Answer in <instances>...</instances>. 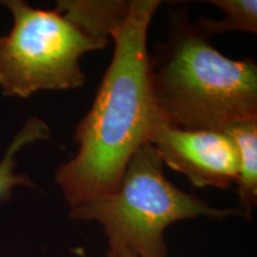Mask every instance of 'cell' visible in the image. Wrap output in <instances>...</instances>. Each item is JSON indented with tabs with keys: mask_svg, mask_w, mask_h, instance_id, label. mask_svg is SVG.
<instances>
[{
	"mask_svg": "<svg viewBox=\"0 0 257 257\" xmlns=\"http://www.w3.org/2000/svg\"><path fill=\"white\" fill-rule=\"evenodd\" d=\"M161 4L130 0L126 16L112 32L111 63L74 135L78 153L55 173L69 208L114 193L131 156L167 121L154 95L147 48L150 22Z\"/></svg>",
	"mask_w": 257,
	"mask_h": 257,
	"instance_id": "1",
	"label": "cell"
},
{
	"mask_svg": "<svg viewBox=\"0 0 257 257\" xmlns=\"http://www.w3.org/2000/svg\"><path fill=\"white\" fill-rule=\"evenodd\" d=\"M154 95L167 123L221 131L257 117V63L232 60L193 24L187 6L169 11L166 40L150 54Z\"/></svg>",
	"mask_w": 257,
	"mask_h": 257,
	"instance_id": "2",
	"label": "cell"
},
{
	"mask_svg": "<svg viewBox=\"0 0 257 257\" xmlns=\"http://www.w3.org/2000/svg\"><path fill=\"white\" fill-rule=\"evenodd\" d=\"M69 217L100 224L107 251L133 257H168L165 233L176 221L199 217L246 219L238 207H213L172 184L150 143L131 156L114 193L69 208Z\"/></svg>",
	"mask_w": 257,
	"mask_h": 257,
	"instance_id": "3",
	"label": "cell"
},
{
	"mask_svg": "<svg viewBox=\"0 0 257 257\" xmlns=\"http://www.w3.org/2000/svg\"><path fill=\"white\" fill-rule=\"evenodd\" d=\"M14 19L0 36V91L28 99L41 91L85 85L81 59L106 44L83 32L59 9L32 8L24 0H3Z\"/></svg>",
	"mask_w": 257,
	"mask_h": 257,
	"instance_id": "4",
	"label": "cell"
},
{
	"mask_svg": "<svg viewBox=\"0 0 257 257\" xmlns=\"http://www.w3.org/2000/svg\"><path fill=\"white\" fill-rule=\"evenodd\" d=\"M149 143L163 165L187 176L193 187L226 189L236 182L238 155L224 131L182 130L162 121Z\"/></svg>",
	"mask_w": 257,
	"mask_h": 257,
	"instance_id": "5",
	"label": "cell"
},
{
	"mask_svg": "<svg viewBox=\"0 0 257 257\" xmlns=\"http://www.w3.org/2000/svg\"><path fill=\"white\" fill-rule=\"evenodd\" d=\"M232 141L238 155L237 185L238 208L246 219H252L257 205V117L231 124L223 128Z\"/></svg>",
	"mask_w": 257,
	"mask_h": 257,
	"instance_id": "6",
	"label": "cell"
},
{
	"mask_svg": "<svg viewBox=\"0 0 257 257\" xmlns=\"http://www.w3.org/2000/svg\"><path fill=\"white\" fill-rule=\"evenodd\" d=\"M128 5L130 2L124 0H60L55 8L83 32L107 46L112 32L126 16Z\"/></svg>",
	"mask_w": 257,
	"mask_h": 257,
	"instance_id": "7",
	"label": "cell"
},
{
	"mask_svg": "<svg viewBox=\"0 0 257 257\" xmlns=\"http://www.w3.org/2000/svg\"><path fill=\"white\" fill-rule=\"evenodd\" d=\"M49 136L50 126L38 117L29 118L15 135L4 156L0 160V205L5 204L12 198V193L16 187H36V184L30 176L16 172V155L28 144L48 140Z\"/></svg>",
	"mask_w": 257,
	"mask_h": 257,
	"instance_id": "8",
	"label": "cell"
},
{
	"mask_svg": "<svg viewBox=\"0 0 257 257\" xmlns=\"http://www.w3.org/2000/svg\"><path fill=\"white\" fill-rule=\"evenodd\" d=\"M208 4L219 8L225 14L223 19L200 18L197 27L211 38L226 31H245L257 34L256 0H210Z\"/></svg>",
	"mask_w": 257,
	"mask_h": 257,
	"instance_id": "9",
	"label": "cell"
},
{
	"mask_svg": "<svg viewBox=\"0 0 257 257\" xmlns=\"http://www.w3.org/2000/svg\"><path fill=\"white\" fill-rule=\"evenodd\" d=\"M79 257H86V256H79ZM106 257H133V256L124 255V253H114V252L106 251Z\"/></svg>",
	"mask_w": 257,
	"mask_h": 257,
	"instance_id": "10",
	"label": "cell"
}]
</instances>
